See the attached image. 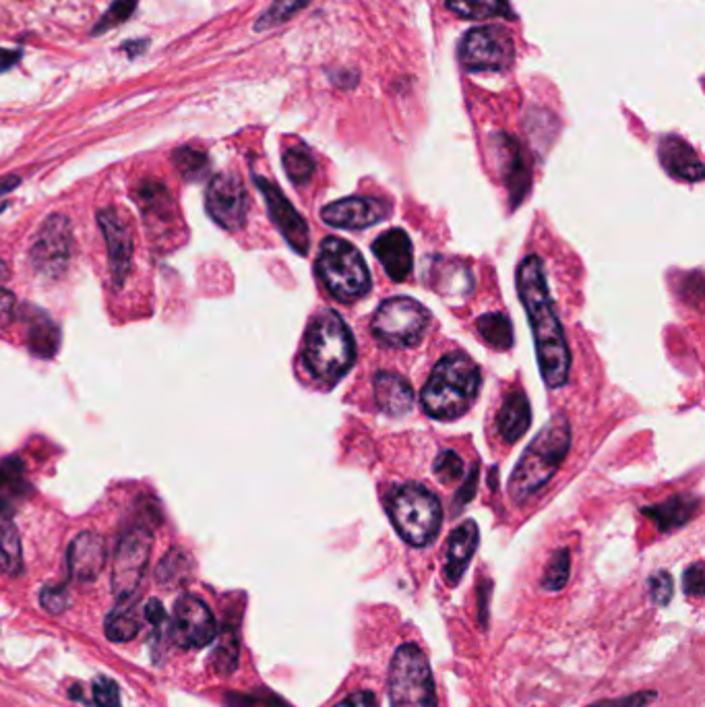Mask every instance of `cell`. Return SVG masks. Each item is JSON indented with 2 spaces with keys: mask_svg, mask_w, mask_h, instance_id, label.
Returning <instances> with one entry per match:
<instances>
[{
  "mask_svg": "<svg viewBox=\"0 0 705 707\" xmlns=\"http://www.w3.org/2000/svg\"><path fill=\"white\" fill-rule=\"evenodd\" d=\"M517 292L530 319L542 379L550 389H559L569 381L571 354L553 296L548 292L542 261L536 255H530L519 265Z\"/></svg>",
  "mask_w": 705,
  "mask_h": 707,
  "instance_id": "6da1fadb",
  "label": "cell"
},
{
  "mask_svg": "<svg viewBox=\"0 0 705 707\" xmlns=\"http://www.w3.org/2000/svg\"><path fill=\"white\" fill-rule=\"evenodd\" d=\"M482 385L478 364L466 354L441 358L422 389V408L435 420L462 418L476 402Z\"/></svg>",
  "mask_w": 705,
  "mask_h": 707,
  "instance_id": "7a4b0ae2",
  "label": "cell"
},
{
  "mask_svg": "<svg viewBox=\"0 0 705 707\" xmlns=\"http://www.w3.org/2000/svg\"><path fill=\"white\" fill-rule=\"evenodd\" d=\"M571 447V428L565 416L550 420L534 441L526 447L524 455L509 478V495L513 503L521 505L557 474Z\"/></svg>",
  "mask_w": 705,
  "mask_h": 707,
  "instance_id": "3957f363",
  "label": "cell"
},
{
  "mask_svg": "<svg viewBox=\"0 0 705 707\" xmlns=\"http://www.w3.org/2000/svg\"><path fill=\"white\" fill-rule=\"evenodd\" d=\"M356 344L350 327L335 311L321 313L306 331L304 362L311 375L325 387H333L352 368Z\"/></svg>",
  "mask_w": 705,
  "mask_h": 707,
  "instance_id": "277c9868",
  "label": "cell"
},
{
  "mask_svg": "<svg viewBox=\"0 0 705 707\" xmlns=\"http://www.w3.org/2000/svg\"><path fill=\"white\" fill-rule=\"evenodd\" d=\"M387 513L397 534L416 548L431 544L441 530V503L420 484L395 486L387 499Z\"/></svg>",
  "mask_w": 705,
  "mask_h": 707,
  "instance_id": "5b68a950",
  "label": "cell"
},
{
  "mask_svg": "<svg viewBox=\"0 0 705 707\" xmlns=\"http://www.w3.org/2000/svg\"><path fill=\"white\" fill-rule=\"evenodd\" d=\"M317 273L327 292L340 302H356L371 292V273L354 244L327 236L317 257Z\"/></svg>",
  "mask_w": 705,
  "mask_h": 707,
  "instance_id": "8992f818",
  "label": "cell"
},
{
  "mask_svg": "<svg viewBox=\"0 0 705 707\" xmlns=\"http://www.w3.org/2000/svg\"><path fill=\"white\" fill-rule=\"evenodd\" d=\"M391 707H437L433 670L416 643H404L389 666Z\"/></svg>",
  "mask_w": 705,
  "mask_h": 707,
  "instance_id": "52a82bcc",
  "label": "cell"
},
{
  "mask_svg": "<svg viewBox=\"0 0 705 707\" xmlns=\"http://www.w3.org/2000/svg\"><path fill=\"white\" fill-rule=\"evenodd\" d=\"M428 321H431V313L418 300L395 296L385 300L377 309L373 317V333L385 346L412 348L422 340Z\"/></svg>",
  "mask_w": 705,
  "mask_h": 707,
  "instance_id": "ba28073f",
  "label": "cell"
},
{
  "mask_svg": "<svg viewBox=\"0 0 705 707\" xmlns=\"http://www.w3.org/2000/svg\"><path fill=\"white\" fill-rule=\"evenodd\" d=\"M457 58L470 73H501L513 65L515 44L503 27H474L462 38Z\"/></svg>",
  "mask_w": 705,
  "mask_h": 707,
  "instance_id": "9c48e42d",
  "label": "cell"
},
{
  "mask_svg": "<svg viewBox=\"0 0 705 707\" xmlns=\"http://www.w3.org/2000/svg\"><path fill=\"white\" fill-rule=\"evenodd\" d=\"M73 257V226L63 213H54L36 232L29 249V263L46 280H60Z\"/></svg>",
  "mask_w": 705,
  "mask_h": 707,
  "instance_id": "30bf717a",
  "label": "cell"
},
{
  "mask_svg": "<svg viewBox=\"0 0 705 707\" xmlns=\"http://www.w3.org/2000/svg\"><path fill=\"white\" fill-rule=\"evenodd\" d=\"M151 546V532L143 526H135L120 536L112 567V590L118 600L137 594L149 567Z\"/></svg>",
  "mask_w": 705,
  "mask_h": 707,
  "instance_id": "8fae6325",
  "label": "cell"
},
{
  "mask_svg": "<svg viewBox=\"0 0 705 707\" xmlns=\"http://www.w3.org/2000/svg\"><path fill=\"white\" fill-rule=\"evenodd\" d=\"M218 635V623L211 608L197 596L185 594L174 604L170 639L178 648L199 650Z\"/></svg>",
  "mask_w": 705,
  "mask_h": 707,
  "instance_id": "7c38bea8",
  "label": "cell"
},
{
  "mask_svg": "<svg viewBox=\"0 0 705 707\" xmlns=\"http://www.w3.org/2000/svg\"><path fill=\"white\" fill-rule=\"evenodd\" d=\"M205 207L209 218L224 230H240L247 222L249 211V195L244 182L232 172L216 174L207 184Z\"/></svg>",
  "mask_w": 705,
  "mask_h": 707,
  "instance_id": "4fadbf2b",
  "label": "cell"
},
{
  "mask_svg": "<svg viewBox=\"0 0 705 707\" xmlns=\"http://www.w3.org/2000/svg\"><path fill=\"white\" fill-rule=\"evenodd\" d=\"M255 184L259 187L261 195L265 197L269 218L273 220L275 226H278V230L282 232L286 242L298 255L309 253V247H311L309 226H306L302 215L292 207V203L280 191L278 184H273L271 180H267L263 176H255Z\"/></svg>",
  "mask_w": 705,
  "mask_h": 707,
  "instance_id": "5bb4252c",
  "label": "cell"
},
{
  "mask_svg": "<svg viewBox=\"0 0 705 707\" xmlns=\"http://www.w3.org/2000/svg\"><path fill=\"white\" fill-rule=\"evenodd\" d=\"M98 224L106 238L108 265L114 288H122L133 267V234L122 213L114 207H106L98 213Z\"/></svg>",
  "mask_w": 705,
  "mask_h": 707,
  "instance_id": "9a60e30c",
  "label": "cell"
},
{
  "mask_svg": "<svg viewBox=\"0 0 705 707\" xmlns=\"http://www.w3.org/2000/svg\"><path fill=\"white\" fill-rule=\"evenodd\" d=\"M389 205L375 197H348L323 207L321 220L333 228L364 230L389 218Z\"/></svg>",
  "mask_w": 705,
  "mask_h": 707,
  "instance_id": "2e32d148",
  "label": "cell"
},
{
  "mask_svg": "<svg viewBox=\"0 0 705 707\" xmlns=\"http://www.w3.org/2000/svg\"><path fill=\"white\" fill-rule=\"evenodd\" d=\"M133 199L139 203L147 230L153 236H164L176 222V207L166 184L160 180L147 178L137 184Z\"/></svg>",
  "mask_w": 705,
  "mask_h": 707,
  "instance_id": "e0dca14e",
  "label": "cell"
},
{
  "mask_svg": "<svg viewBox=\"0 0 705 707\" xmlns=\"http://www.w3.org/2000/svg\"><path fill=\"white\" fill-rule=\"evenodd\" d=\"M106 565V542L96 532H81L69 544L67 567L73 581H96Z\"/></svg>",
  "mask_w": 705,
  "mask_h": 707,
  "instance_id": "ac0fdd59",
  "label": "cell"
},
{
  "mask_svg": "<svg viewBox=\"0 0 705 707\" xmlns=\"http://www.w3.org/2000/svg\"><path fill=\"white\" fill-rule=\"evenodd\" d=\"M495 156L505 180V187L509 189L511 203L515 207L528 195L530 189V168L524 156V149H521V145L513 137L499 133L495 137Z\"/></svg>",
  "mask_w": 705,
  "mask_h": 707,
  "instance_id": "d6986e66",
  "label": "cell"
},
{
  "mask_svg": "<svg viewBox=\"0 0 705 707\" xmlns=\"http://www.w3.org/2000/svg\"><path fill=\"white\" fill-rule=\"evenodd\" d=\"M373 253L393 282L410 278L414 267V247L410 236L402 228H391L373 242Z\"/></svg>",
  "mask_w": 705,
  "mask_h": 707,
  "instance_id": "ffe728a7",
  "label": "cell"
},
{
  "mask_svg": "<svg viewBox=\"0 0 705 707\" xmlns=\"http://www.w3.org/2000/svg\"><path fill=\"white\" fill-rule=\"evenodd\" d=\"M658 156H660V164L664 166V170L679 178V180H687V182H699L703 180V164L697 156V151L683 141L677 135H666L660 141L658 147Z\"/></svg>",
  "mask_w": 705,
  "mask_h": 707,
  "instance_id": "44dd1931",
  "label": "cell"
},
{
  "mask_svg": "<svg viewBox=\"0 0 705 707\" xmlns=\"http://www.w3.org/2000/svg\"><path fill=\"white\" fill-rule=\"evenodd\" d=\"M21 317L27 327V346L40 358H52L60 348V327L38 306H23Z\"/></svg>",
  "mask_w": 705,
  "mask_h": 707,
  "instance_id": "7402d4cb",
  "label": "cell"
},
{
  "mask_svg": "<svg viewBox=\"0 0 705 707\" xmlns=\"http://www.w3.org/2000/svg\"><path fill=\"white\" fill-rule=\"evenodd\" d=\"M373 385H375V402L379 410L385 412L387 416L400 418L412 410L414 391L412 385L402 375L387 373V371L377 373Z\"/></svg>",
  "mask_w": 705,
  "mask_h": 707,
  "instance_id": "603a6c76",
  "label": "cell"
},
{
  "mask_svg": "<svg viewBox=\"0 0 705 707\" xmlns=\"http://www.w3.org/2000/svg\"><path fill=\"white\" fill-rule=\"evenodd\" d=\"M478 526L474 521H464L462 526L453 530L449 544H447V563H445V577L455 586V583L464 577L474 552L478 548Z\"/></svg>",
  "mask_w": 705,
  "mask_h": 707,
  "instance_id": "cb8c5ba5",
  "label": "cell"
},
{
  "mask_svg": "<svg viewBox=\"0 0 705 707\" xmlns=\"http://www.w3.org/2000/svg\"><path fill=\"white\" fill-rule=\"evenodd\" d=\"M431 284L449 300H466L474 290L472 271L462 261L439 259L437 269H431Z\"/></svg>",
  "mask_w": 705,
  "mask_h": 707,
  "instance_id": "d4e9b609",
  "label": "cell"
},
{
  "mask_svg": "<svg viewBox=\"0 0 705 707\" xmlns=\"http://www.w3.org/2000/svg\"><path fill=\"white\" fill-rule=\"evenodd\" d=\"M29 493V482L25 478L23 464L17 457L0 461V521L11 519L19 503Z\"/></svg>",
  "mask_w": 705,
  "mask_h": 707,
  "instance_id": "484cf974",
  "label": "cell"
},
{
  "mask_svg": "<svg viewBox=\"0 0 705 707\" xmlns=\"http://www.w3.org/2000/svg\"><path fill=\"white\" fill-rule=\"evenodd\" d=\"M532 422V408L524 391H511L497 414L499 433L507 443H517Z\"/></svg>",
  "mask_w": 705,
  "mask_h": 707,
  "instance_id": "4316f807",
  "label": "cell"
},
{
  "mask_svg": "<svg viewBox=\"0 0 705 707\" xmlns=\"http://www.w3.org/2000/svg\"><path fill=\"white\" fill-rule=\"evenodd\" d=\"M141 631L137 617V594L131 598H120L106 619V637L116 643H127Z\"/></svg>",
  "mask_w": 705,
  "mask_h": 707,
  "instance_id": "83f0119b",
  "label": "cell"
},
{
  "mask_svg": "<svg viewBox=\"0 0 705 707\" xmlns=\"http://www.w3.org/2000/svg\"><path fill=\"white\" fill-rule=\"evenodd\" d=\"M697 509H699V499L697 497L679 495V497L668 499L662 505L650 507L643 513L650 515L662 532H668V530H674V528L687 524V521L697 513Z\"/></svg>",
  "mask_w": 705,
  "mask_h": 707,
  "instance_id": "f1b7e54d",
  "label": "cell"
},
{
  "mask_svg": "<svg viewBox=\"0 0 705 707\" xmlns=\"http://www.w3.org/2000/svg\"><path fill=\"white\" fill-rule=\"evenodd\" d=\"M193 577V557L187 550L172 548L156 567V581L162 588H180Z\"/></svg>",
  "mask_w": 705,
  "mask_h": 707,
  "instance_id": "f546056e",
  "label": "cell"
},
{
  "mask_svg": "<svg viewBox=\"0 0 705 707\" xmlns=\"http://www.w3.org/2000/svg\"><path fill=\"white\" fill-rule=\"evenodd\" d=\"M445 5L451 13L462 19L484 21L493 17L513 19V11L509 0H445Z\"/></svg>",
  "mask_w": 705,
  "mask_h": 707,
  "instance_id": "4dcf8cb0",
  "label": "cell"
},
{
  "mask_svg": "<svg viewBox=\"0 0 705 707\" xmlns=\"http://www.w3.org/2000/svg\"><path fill=\"white\" fill-rule=\"evenodd\" d=\"M0 571L13 577L23 571V546L11 519L0 521Z\"/></svg>",
  "mask_w": 705,
  "mask_h": 707,
  "instance_id": "1f68e13d",
  "label": "cell"
},
{
  "mask_svg": "<svg viewBox=\"0 0 705 707\" xmlns=\"http://www.w3.org/2000/svg\"><path fill=\"white\" fill-rule=\"evenodd\" d=\"M476 329L490 348L503 352L513 346V325H511L509 317H505L503 313L482 315L476 321Z\"/></svg>",
  "mask_w": 705,
  "mask_h": 707,
  "instance_id": "d6a6232c",
  "label": "cell"
},
{
  "mask_svg": "<svg viewBox=\"0 0 705 707\" xmlns=\"http://www.w3.org/2000/svg\"><path fill=\"white\" fill-rule=\"evenodd\" d=\"M284 170L288 174V178L296 184V187H304L306 182H311V178L315 176L317 164L315 158L311 156V151L306 149L304 145H294L288 147L284 151Z\"/></svg>",
  "mask_w": 705,
  "mask_h": 707,
  "instance_id": "836d02e7",
  "label": "cell"
},
{
  "mask_svg": "<svg viewBox=\"0 0 705 707\" xmlns=\"http://www.w3.org/2000/svg\"><path fill=\"white\" fill-rule=\"evenodd\" d=\"M172 162H174L178 174L189 182L201 180L209 170V158L201 149H195V147H178L174 151Z\"/></svg>",
  "mask_w": 705,
  "mask_h": 707,
  "instance_id": "e575fe53",
  "label": "cell"
},
{
  "mask_svg": "<svg viewBox=\"0 0 705 707\" xmlns=\"http://www.w3.org/2000/svg\"><path fill=\"white\" fill-rule=\"evenodd\" d=\"M313 0H273V5L259 17L255 23V32H267L271 27H278L292 19L298 11L309 7Z\"/></svg>",
  "mask_w": 705,
  "mask_h": 707,
  "instance_id": "d590c367",
  "label": "cell"
},
{
  "mask_svg": "<svg viewBox=\"0 0 705 707\" xmlns=\"http://www.w3.org/2000/svg\"><path fill=\"white\" fill-rule=\"evenodd\" d=\"M211 666L218 674L228 676L238 668V637L224 633L220 637L218 648L211 654Z\"/></svg>",
  "mask_w": 705,
  "mask_h": 707,
  "instance_id": "8d00e7d4",
  "label": "cell"
},
{
  "mask_svg": "<svg viewBox=\"0 0 705 707\" xmlns=\"http://www.w3.org/2000/svg\"><path fill=\"white\" fill-rule=\"evenodd\" d=\"M569 569H571V561H569V550L561 548L559 552H555L553 559H550L544 579H542V588L548 592H559L567 586L569 581Z\"/></svg>",
  "mask_w": 705,
  "mask_h": 707,
  "instance_id": "74e56055",
  "label": "cell"
},
{
  "mask_svg": "<svg viewBox=\"0 0 705 707\" xmlns=\"http://www.w3.org/2000/svg\"><path fill=\"white\" fill-rule=\"evenodd\" d=\"M137 5H139V0H114L112 7L102 15V19L98 21V25L94 27V32H91V34L100 36V34H106L108 29H112V27H116L120 23H125L133 15Z\"/></svg>",
  "mask_w": 705,
  "mask_h": 707,
  "instance_id": "f35d334b",
  "label": "cell"
},
{
  "mask_svg": "<svg viewBox=\"0 0 705 707\" xmlns=\"http://www.w3.org/2000/svg\"><path fill=\"white\" fill-rule=\"evenodd\" d=\"M433 470L443 484H453L464 476V459L455 451H445L435 459Z\"/></svg>",
  "mask_w": 705,
  "mask_h": 707,
  "instance_id": "ab89813d",
  "label": "cell"
},
{
  "mask_svg": "<svg viewBox=\"0 0 705 707\" xmlns=\"http://www.w3.org/2000/svg\"><path fill=\"white\" fill-rule=\"evenodd\" d=\"M91 695H94V705L98 707H122L120 687L110 676H96L94 685H91Z\"/></svg>",
  "mask_w": 705,
  "mask_h": 707,
  "instance_id": "60d3db41",
  "label": "cell"
},
{
  "mask_svg": "<svg viewBox=\"0 0 705 707\" xmlns=\"http://www.w3.org/2000/svg\"><path fill=\"white\" fill-rule=\"evenodd\" d=\"M40 604L50 614H63L71 606V596L65 586H46L40 592Z\"/></svg>",
  "mask_w": 705,
  "mask_h": 707,
  "instance_id": "b9f144b4",
  "label": "cell"
},
{
  "mask_svg": "<svg viewBox=\"0 0 705 707\" xmlns=\"http://www.w3.org/2000/svg\"><path fill=\"white\" fill-rule=\"evenodd\" d=\"M672 592H674V583L672 577L666 571H660L656 575H652L650 579V596L658 606H666L672 600Z\"/></svg>",
  "mask_w": 705,
  "mask_h": 707,
  "instance_id": "7bdbcfd3",
  "label": "cell"
},
{
  "mask_svg": "<svg viewBox=\"0 0 705 707\" xmlns=\"http://www.w3.org/2000/svg\"><path fill=\"white\" fill-rule=\"evenodd\" d=\"M656 697H658L656 691H641V693H633V695L619 697V699H604V701H598L590 707H646Z\"/></svg>",
  "mask_w": 705,
  "mask_h": 707,
  "instance_id": "ee69618b",
  "label": "cell"
},
{
  "mask_svg": "<svg viewBox=\"0 0 705 707\" xmlns=\"http://www.w3.org/2000/svg\"><path fill=\"white\" fill-rule=\"evenodd\" d=\"M685 592L693 598H701L703 596V586H705V575H703V565L695 563L685 571V579H683Z\"/></svg>",
  "mask_w": 705,
  "mask_h": 707,
  "instance_id": "f6af8a7d",
  "label": "cell"
},
{
  "mask_svg": "<svg viewBox=\"0 0 705 707\" xmlns=\"http://www.w3.org/2000/svg\"><path fill=\"white\" fill-rule=\"evenodd\" d=\"M143 614H145V619L151 623L153 629H162L166 625V621H168V614H166V610H164L160 600H149L145 604Z\"/></svg>",
  "mask_w": 705,
  "mask_h": 707,
  "instance_id": "bcb514c9",
  "label": "cell"
},
{
  "mask_svg": "<svg viewBox=\"0 0 705 707\" xmlns=\"http://www.w3.org/2000/svg\"><path fill=\"white\" fill-rule=\"evenodd\" d=\"M15 306H17L15 294L11 290H7L5 286H0V327L11 323V319L15 315Z\"/></svg>",
  "mask_w": 705,
  "mask_h": 707,
  "instance_id": "7dc6e473",
  "label": "cell"
},
{
  "mask_svg": "<svg viewBox=\"0 0 705 707\" xmlns=\"http://www.w3.org/2000/svg\"><path fill=\"white\" fill-rule=\"evenodd\" d=\"M335 707H377V697L371 691H358L348 695L342 703H337Z\"/></svg>",
  "mask_w": 705,
  "mask_h": 707,
  "instance_id": "c3c4849f",
  "label": "cell"
},
{
  "mask_svg": "<svg viewBox=\"0 0 705 707\" xmlns=\"http://www.w3.org/2000/svg\"><path fill=\"white\" fill-rule=\"evenodd\" d=\"M21 58V50H5L0 48V73L9 71L17 65V60Z\"/></svg>",
  "mask_w": 705,
  "mask_h": 707,
  "instance_id": "681fc988",
  "label": "cell"
},
{
  "mask_svg": "<svg viewBox=\"0 0 705 707\" xmlns=\"http://www.w3.org/2000/svg\"><path fill=\"white\" fill-rule=\"evenodd\" d=\"M21 184V178L15 176V174H9V176H3L0 178V197H5L7 193L15 191L17 187Z\"/></svg>",
  "mask_w": 705,
  "mask_h": 707,
  "instance_id": "f907efd6",
  "label": "cell"
},
{
  "mask_svg": "<svg viewBox=\"0 0 705 707\" xmlns=\"http://www.w3.org/2000/svg\"><path fill=\"white\" fill-rule=\"evenodd\" d=\"M7 280H9V265L0 259V286H5Z\"/></svg>",
  "mask_w": 705,
  "mask_h": 707,
  "instance_id": "816d5d0a",
  "label": "cell"
}]
</instances>
